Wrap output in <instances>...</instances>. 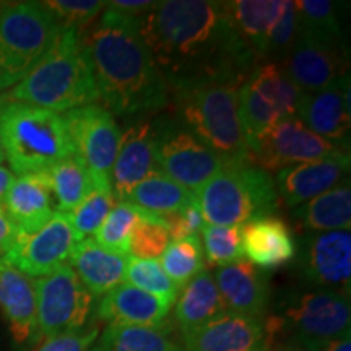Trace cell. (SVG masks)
Returning a JSON list of instances; mask_svg holds the SVG:
<instances>
[{
  "label": "cell",
  "mask_w": 351,
  "mask_h": 351,
  "mask_svg": "<svg viewBox=\"0 0 351 351\" xmlns=\"http://www.w3.org/2000/svg\"><path fill=\"white\" fill-rule=\"evenodd\" d=\"M34 288L39 335L51 339L86 327L93 313V296L69 263L34 280Z\"/></svg>",
  "instance_id": "8"
},
{
  "label": "cell",
  "mask_w": 351,
  "mask_h": 351,
  "mask_svg": "<svg viewBox=\"0 0 351 351\" xmlns=\"http://www.w3.org/2000/svg\"><path fill=\"white\" fill-rule=\"evenodd\" d=\"M54 195L57 212L70 213L96 189L93 176L75 156H69L44 171Z\"/></svg>",
  "instance_id": "30"
},
{
  "label": "cell",
  "mask_w": 351,
  "mask_h": 351,
  "mask_svg": "<svg viewBox=\"0 0 351 351\" xmlns=\"http://www.w3.org/2000/svg\"><path fill=\"white\" fill-rule=\"evenodd\" d=\"M140 34L169 95L207 83H243L261 62L236 32L225 2H158L140 20Z\"/></svg>",
  "instance_id": "1"
},
{
  "label": "cell",
  "mask_w": 351,
  "mask_h": 351,
  "mask_svg": "<svg viewBox=\"0 0 351 351\" xmlns=\"http://www.w3.org/2000/svg\"><path fill=\"white\" fill-rule=\"evenodd\" d=\"M298 32L345 47L337 8L328 0H298Z\"/></svg>",
  "instance_id": "34"
},
{
  "label": "cell",
  "mask_w": 351,
  "mask_h": 351,
  "mask_svg": "<svg viewBox=\"0 0 351 351\" xmlns=\"http://www.w3.org/2000/svg\"><path fill=\"white\" fill-rule=\"evenodd\" d=\"M16 80H13V78L10 75H7L5 70H3L2 67H0V91L3 90H12L13 86L16 85Z\"/></svg>",
  "instance_id": "49"
},
{
  "label": "cell",
  "mask_w": 351,
  "mask_h": 351,
  "mask_svg": "<svg viewBox=\"0 0 351 351\" xmlns=\"http://www.w3.org/2000/svg\"><path fill=\"white\" fill-rule=\"evenodd\" d=\"M101 351H184L169 339L163 327L109 324L101 333Z\"/></svg>",
  "instance_id": "33"
},
{
  "label": "cell",
  "mask_w": 351,
  "mask_h": 351,
  "mask_svg": "<svg viewBox=\"0 0 351 351\" xmlns=\"http://www.w3.org/2000/svg\"><path fill=\"white\" fill-rule=\"evenodd\" d=\"M213 280L228 313L263 319L269 307V283L257 267L241 258L218 267Z\"/></svg>",
  "instance_id": "20"
},
{
  "label": "cell",
  "mask_w": 351,
  "mask_h": 351,
  "mask_svg": "<svg viewBox=\"0 0 351 351\" xmlns=\"http://www.w3.org/2000/svg\"><path fill=\"white\" fill-rule=\"evenodd\" d=\"M88 351H101V348H99V346H98V345H96V346H91V348H90V350H88Z\"/></svg>",
  "instance_id": "53"
},
{
  "label": "cell",
  "mask_w": 351,
  "mask_h": 351,
  "mask_svg": "<svg viewBox=\"0 0 351 351\" xmlns=\"http://www.w3.org/2000/svg\"><path fill=\"white\" fill-rule=\"evenodd\" d=\"M96 339H98V328H91L88 332L65 333V335L44 339L34 351H88L91 346H95Z\"/></svg>",
  "instance_id": "44"
},
{
  "label": "cell",
  "mask_w": 351,
  "mask_h": 351,
  "mask_svg": "<svg viewBox=\"0 0 351 351\" xmlns=\"http://www.w3.org/2000/svg\"><path fill=\"white\" fill-rule=\"evenodd\" d=\"M62 26H70L82 32L106 7L99 0H47L43 2Z\"/></svg>",
  "instance_id": "41"
},
{
  "label": "cell",
  "mask_w": 351,
  "mask_h": 351,
  "mask_svg": "<svg viewBox=\"0 0 351 351\" xmlns=\"http://www.w3.org/2000/svg\"><path fill=\"white\" fill-rule=\"evenodd\" d=\"M73 156L93 176L98 189H111V171L119 150L122 132L108 109L98 104L62 114Z\"/></svg>",
  "instance_id": "10"
},
{
  "label": "cell",
  "mask_w": 351,
  "mask_h": 351,
  "mask_svg": "<svg viewBox=\"0 0 351 351\" xmlns=\"http://www.w3.org/2000/svg\"><path fill=\"white\" fill-rule=\"evenodd\" d=\"M140 20L106 5L98 26L83 34L98 101L121 117L161 111L169 101L165 77L140 34Z\"/></svg>",
  "instance_id": "2"
},
{
  "label": "cell",
  "mask_w": 351,
  "mask_h": 351,
  "mask_svg": "<svg viewBox=\"0 0 351 351\" xmlns=\"http://www.w3.org/2000/svg\"><path fill=\"white\" fill-rule=\"evenodd\" d=\"M152 213L135 207L129 202H117L95 232V241L109 251L129 254V239L134 228Z\"/></svg>",
  "instance_id": "35"
},
{
  "label": "cell",
  "mask_w": 351,
  "mask_h": 351,
  "mask_svg": "<svg viewBox=\"0 0 351 351\" xmlns=\"http://www.w3.org/2000/svg\"><path fill=\"white\" fill-rule=\"evenodd\" d=\"M78 241L67 213L57 212L41 230L16 236L3 258L29 278H41L67 265Z\"/></svg>",
  "instance_id": "12"
},
{
  "label": "cell",
  "mask_w": 351,
  "mask_h": 351,
  "mask_svg": "<svg viewBox=\"0 0 351 351\" xmlns=\"http://www.w3.org/2000/svg\"><path fill=\"white\" fill-rule=\"evenodd\" d=\"M298 34V15L296 5L291 0H287V5L276 21L274 29H271L269 38V49H267V57H276V59L283 60L287 52L295 43Z\"/></svg>",
  "instance_id": "42"
},
{
  "label": "cell",
  "mask_w": 351,
  "mask_h": 351,
  "mask_svg": "<svg viewBox=\"0 0 351 351\" xmlns=\"http://www.w3.org/2000/svg\"><path fill=\"white\" fill-rule=\"evenodd\" d=\"M171 307L160 298L124 282L103 296L96 314L108 326L163 327Z\"/></svg>",
  "instance_id": "24"
},
{
  "label": "cell",
  "mask_w": 351,
  "mask_h": 351,
  "mask_svg": "<svg viewBox=\"0 0 351 351\" xmlns=\"http://www.w3.org/2000/svg\"><path fill=\"white\" fill-rule=\"evenodd\" d=\"M8 103H10V99H8L7 93H0V114H2L3 109L7 108Z\"/></svg>",
  "instance_id": "51"
},
{
  "label": "cell",
  "mask_w": 351,
  "mask_h": 351,
  "mask_svg": "<svg viewBox=\"0 0 351 351\" xmlns=\"http://www.w3.org/2000/svg\"><path fill=\"white\" fill-rule=\"evenodd\" d=\"M241 83H207L174 91L179 114L192 134L221 158L223 163L252 161L239 119Z\"/></svg>",
  "instance_id": "6"
},
{
  "label": "cell",
  "mask_w": 351,
  "mask_h": 351,
  "mask_svg": "<svg viewBox=\"0 0 351 351\" xmlns=\"http://www.w3.org/2000/svg\"><path fill=\"white\" fill-rule=\"evenodd\" d=\"M204 234L205 256L212 265L225 267L243 258L239 226L207 225L202 230Z\"/></svg>",
  "instance_id": "40"
},
{
  "label": "cell",
  "mask_w": 351,
  "mask_h": 351,
  "mask_svg": "<svg viewBox=\"0 0 351 351\" xmlns=\"http://www.w3.org/2000/svg\"><path fill=\"white\" fill-rule=\"evenodd\" d=\"M245 80L263 99L269 101L283 119L296 116L302 91L285 75L278 64L257 65Z\"/></svg>",
  "instance_id": "32"
},
{
  "label": "cell",
  "mask_w": 351,
  "mask_h": 351,
  "mask_svg": "<svg viewBox=\"0 0 351 351\" xmlns=\"http://www.w3.org/2000/svg\"><path fill=\"white\" fill-rule=\"evenodd\" d=\"M0 309L16 343H26L38 333L34 280L0 257Z\"/></svg>",
  "instance_id": "23"
},
{
  "label": "cell",
  "mask_w": 351,
  "mask_h": 351,
  "mask_svg": "<svg viewBox=\"0 0 351 351\" xmlns=\"http://www.w3.org/2000/svg\"><path fill=\"white\" fill-rule=\"evenodd\" d=\"M174 304V319L182 335L204 327L219 314L226 313L213 275L208 270H202L194 276L181 289Z\"/></svg>",
  "instance_id": "27"
},
{
  "label": "cell",
  "mask_w": 351,
  "mask_h": 351,
  "mask_svg": "<svg viewBox=\"0 0 351 351\" xmlns=\"http://www.w3.org/2000/svg\"><path fill=\"white\" fill-rule=\"evenodd\" d=\"M161 267L173 280L176 287L182 289L204 269V249L199 236L174 239L161 256Z\"/></svg>",
  "instance_id": "36"
},
{
  "label": "cell",
  "mask_w": 351,
  "mask_h": 351,
  "mask_svg": "<svg viewBox=\"0 0 351 351\" xmlns=\"http://www.w3.org/2000/svg\"><path fill=\"white\" fill-rule=\"evenodd\" d=\"M301 270L307 283L350 295L351 234L350 231L313 232L301 249Z\"/></svg>",
  "instance_id": "15"
},
{
  "label": "cell",
  "mask_w": 351,
  "mask_h": 351,
  "mask_svg": "<svg viewBox=\"0 0 351 351\" xmlns=\"http://www.w3.org/2000/svg\"><path fill=\"white\" fill-rule=\"evenodd\" d=\"M13 181H15V174L5 166H0V205H3V200H5Z\"/></svg>",
  "instance_id": "48"
},
{
  "label": "cell",
  "mask_w": 351,
  "mask_h": 351,
  "mask_svg": "<svg viewBox=\"0 0 351 351\" xmlns=\"http://www.w3.org/2000/svg\"><path fill=\"white\" fill-rule=\"evenodd\" d=\"M155 142V124L147 121L135 122L121 135L111 171V191L117 202H125L132 189L158 171Z\"/></svg>",
  "instance_id": "19"
},
{
  "label": "cell",
  "mask_w": 351,
  "mask_h": 351,
  "mask_svg": "<svg viewBox=\"0 0 351 351\" xmlns=\"http://www.w3.org/2000/svg\"><path fill=\"white\" fill-rule=\"evenodd\" d=\"M314 351H351V340L350 333H346L343 337H339L335 340H328L326 343H322L319 348Z\"/></svg>",
  "instance_id": "47"
},
{
  "label": "cell",
  "mask_w": 351,
  "mask_h": 351,
  "mask_svg": "<svg viewBox=\"0 0 351 351\" xmlns=\"http://www.w3.org/2000/svg\"><path fill=\"white\" fill-rule=\"evenodd\" d=\"M350 152L341 150L324 160L293 165L276 173V194L285 205L296 208L348 179Z\"/></svg>",
  "instance_id": "17"
},
{
  "label": "cell",
  "mask_w": 351,
  "mask_h": 351,
  "mask_svg": "<svg viewBox=\"0 0 351 351\" xmlns=\"http://www.w3.org/2000/svg\"><path fill=\"white\" fill-rule=\"evenodd\" d=\"M195 199V194L189 192L181 184L174 182L168 176L155 171L145 178L138 186L132 189L125 202L156 217H168L178 213Z\"/></svg>",
  "instance_id": "29"
},
{
  "label": "cell",
  "mask_w": 351,
  "mask_h": 351,
  "mask_svg": "<svg viewBox=\"0 0 351 351\" xmlns=\"http://www.w3.org/2000/svg\"><path fill=\"white\" fill-rule=\"evenodd\" d=\"M16 236H19V231L8 218L3 205H0V257L5 256L8 249L16 241Z\"/></svg>",
  "instance_id": "46"
},
{
  "label": "cell",
  "mask_w": 351,
  "mask_h": 351,
  "mask_svg": "<svg viewBox=\"0 0 351 351\" xmlns=\"http://www.w3.org/2000/svg\"><path fill=\"white\" fill-rule=\"evenodd\" d=\"M204 221L213 226H243L251 219L275 215V181L252 161L228 163L195 192Z\"/></svg>",
  "instance_id": "5"
},
{
  "label": "cell",
  "mask_w": 351,
  "mask_h": 351,
  "mask_svg": "<svg viewBox=\"0 0 351 351\" xmlns=\"http://www.w3.org/2000/svg\"><path fill=\"white\" fill-rule=\"evenodd\" d=\"M129 254L109 251L93 238L78 241L70 256L69 265L75 271L91 296H104L119 287L125 278Z\"/></svg>",
  "instance_id": "25"
},
{
  "label": "cell",
  "mask_w": 351,
  "mask_h": 351,
  "mask_svg": "<svg viewBox=\"0 0 351 351\" xmlns=\"http://www.w3.org/2000/svg\"><path fill=\"white\" fill-rule=\"evenodd\" d=\"M293 217L302 230L313 232L350 231L351 226V189L346 179L322 195L300 205Z\"/></svg>",
  "instance_id": "28"
},
{
  "label": "cell",
  "mask_w": 351,
  "mask_h": 351,
  "mask_svg": "<svg viewBox=\"0 0 351 351\" xmlns=\"http://www.w3.org/2000/svg\"><path fill=\"white\" fill-rule=\"evenodd\" d=\"M278 351H307V350L302 348L301 345H298L296 341H291V343H287V345L280 346Z\"/></svg>",
  "instance_id": "50"
},
{
  "label": "cell",
  "mask_w": 351,
  "mask_h": 351,
  "mask_svg": "<svg viewBox=\"0 0 351 351\" xmlns=\"http://www.w3.org/2000/svg\"><path fill=\"white\" fill-rule=\"evenodd\" d=\"M287 0H236L225 2L236 32L244 39L258 60L265 59L269 38L280 20Z\"/></svg>",
  "instance_id": "26"
},
{
  "label": "cell",
  "mask_w": 351,
  "mask_h": 351,
  "mask_svg": "<svg viewBox=\"0 0 351 351\" xmlns=\"http://www.w3.org/2000/svg\"><path fill=\"white\" fill-rule=\"evenodd\" d=\"M239 119L251 158L256 155L270 130L283 119L278 111L244 80L238 88Z\"/></svg>",
  "instance_id": "31"
},
{
  "label": "cell",
  "mask_w": 351,
  "mask_h": 351,
  "mask_svg": "<svg viewBox=\"0 0 351 351\" xmlns=\"http://www.w3.org/2000/svg\"><path fill=\"white\" fill-rule=\"evenodd\" d=\"M125 278V283L160 298L161 301L168 302L169 306H174L179 293H181V289L176 287L173 280L166 275V271L161 267V262L158 258L142 261V258L130 257L129 265H127Z\"/></svg>",
  "instance_id": "37"
},
{
  "label": "cell",
  "mask_w": 351,
  "mask_h": 351,
  "mask_svg": "<svg viewBox=\"0 0 351 351\" xmlns=\"http://www.w3.org/2000/svg\"><path fill=\"white\" fill-rule=\"evenodd\" d=\"M112 207L114 195L111 189L96 187L75 210L67 213V217L78 238L85 239L86 236L95 234Z\"/></svg>",
  "instance_id": "39"
},
{
  "label": "cell",
  "mask_w": 351,
  "mask_h": 351,
  "mask_svg": "<svg viewBox=\"0 0 351 351\" xmlns=\"http://www.w3.org/2000/svg\"><path fill=\"white\" fill-rule=\"evenodd\" d=\"M182 341L184 351H269L262 320L228 311L204 327L184 333Z\"/></svg>",
  "instance_id": "18"
},
{
  "label": "cell",
  "mask_w": 351,
  "mask_h": 351,
  "mask_svg": "<svg viewBox=\"0 0 351 351\" xmlns=\"http://www.w3.org/2000/svg\"><path fill=\"white\" fill-rule=\"evenodd\" d=\"M169 231L165 219L156 215H152L143 221H140L132 231L129 239V254L134 258L150 261L163 256L169 245Z\"/></svg>",
  "instance_id": "38"
},
{
  "label": "cell",
  "mask_w": 351,
  "mask_h": 351,
  "mask_svg": "<svg viewBox=\"0 0 351 351\" xmlns=\"http://www.w3.org/2000/svg\"><path fill=\"white\" fill-rule=\"evenodd\" d=\"M60 29L43 2L0 3V67L20 82L51 49Z\"/></svg>",
  "instance_id": "7"
},
{
  "label": "cell",
  "mask_w": 351,
  "mask_h": 351,
  "mask_svg": "<svg viewBox=\"0 0 351 351\" xmlns=\"http://www.w3.org/2000/svg\"><path fill=\"white\" fill-rule=\"evenodd\" d=\"M163 219L166 226H168L169 236H173L174 239L197 236L199 231H202V228H204V217H202V212L195 199L186 205L181 212L168 215Z\"/></svg>",
  "instance_id": "43"
},
{
  "label": "cell",
  "mask_w": 351,
  "mask_h": 351,
  "mask_svg": "<svg viewBox=\"0 0 351 351\" xmlns=\"http://www.w3.org/2000/svg\"><path fill=\"white\" fill-rule=\"evenodd\" d=\"M296 117L319 137L345 148L350 140V73L315 93L302 91Z\"/></svg>",
  "instance_id": "16"
},
{
  "label": "cell",
  "mask_w": 351,
  "mask_h": 351,
  "mask_svg": "<svg viewBox=\"0 0 351 351\" xmlns=\"http://www.w3.org/2000/svg\"><path fill=\"white\" fill-rule=\"evenodd\" d=\"M0 142L16 176L44 173L73 155L62 114L16 101L0 114Z\"/></svg>",
  "instance_id": "4"
},
{
  "label": "cell",
  "mask_w": 351,
  "mask_h": 351,
  "mask_svg": "<svg viewBox=\"0 0 351 351\" xmlns=\"http://www.w3.org/2000/svg\"><path fill=\"white\" fill-rule=\"evenodd\" d=\"M285 322L295 333L293 341L307 351H314L326 341L350 333V300L328 289L306 293L288 307Z\"/></svg>",
  "instance_id": "11"
},
{
  "label": "cell",
  "mask_w": 351,
  "mask_h": 351,
  "mask_svg": "<svg viewBox=\"0 0 351 351\" xmlns=\"http://www.w3.org/2000/svg\"><path fill=\"white\" fill-rule=\"evenodd\" d=\"M5 152H3V147H2V142H0V166H2L3 161H5Z\"/></svg>",
  "instance_id": "52"
},
{
  "label": "cell",
  "mask_w": 351,
  "mask_h": 351,
  "mask_svg": "<svg viewBox=\"0 0 351 351\" xmlns=\"http://www.w3.org/2000/svg\"><path fill=\"white\" fill-rule=\"evenodd\" d=\"M155 160L160 173L195 194L223 168V160L192 134L184 124L173 119L155 122Z\"/></svg>",
  "instance_id": "9"
},
{
  "label": "cell",
  "mask_w": 351,
  "mask_h": 351,
  "mask_svg": "<svg viewBox=\"0 0 351 351\" xmlns=\"http://www.w3.org/2000/svg\"><path fill=\"white\" fill-rule=\"evenodd\" d=\"M108 7L116 8L125 15L130 16H143L150 13L158 7V2H150V0H112V2H106Z\"/></svg>",
  "instance_id": "45"
},
{
  "label": "cell",
  "mask_w": 351,
  "mask_h": 351,
  "mask_svg": "<svg viewBox=\"0 0 351 351\" xmlns=\"http://www.w3.org/2000/svg\"><path fill=\"white\" fill-rule=\"evenodd\" d=\"M243 256L258 270H274L296 256V241L289 226L276 215H267L241 226Z\"/></svg>",
  "instance_id": "21"
},
{
  "label": "cell",
  "mask_w": 351,
  "mask_h": 351,
  "mask_svg": "<svg viewBox=\"0 0 351 351\" xmlns=\"http://www.w3.org/2000/svg\"><path fill=\"white\" fill-rule=\"evenodd\" d=\"M348 148L337 147L302 124L300 117H287L276 124L263 142L252 163L263 171H276L293 165L328 158Z\"/></svg>",
  "instance_id": "13"
},
{
  "label": "cell",
  "mask_w": 351,
  "mask_h": 351,
  "mask_svg": "<svg viewBox=\"0 0 351 351\" xmlns=\"http://www.w3.org/2000/svg\"><path fill=\"white\" fill-rule=\"evenodd\" d=\"M3 208L19 234L41 230L57 213V205L44 173L19 176L3 200Z\"/></svg>",
  "instance_id": "22"
},
{
  "label": "cell",
  "mask_w": 351,
  "mask_h": 351,
  "mask_svg": "<svg viewBox=\"0 0 351 351\" xmlns=\"http://www.w3.org/2000/svg\"><path fill=\"white\" fill-rule=\"evenodd\" d=\"M346 49L298 32L282 60V70L304 93H315L346 75Z\"/></svg>",
  "instance_id": "14"
},
{
  "label": "cell",
  "mask_w": 351,
  "mask_h": 351,
  "mask_svg": "<svg viewBox=\"0 0 351 351\" xmlns=\"http://www.w3.org/2000/svg\"><path fill=\"white\" fill-rule=\"evenodd\" d=\"M7 96L57 114L95 104L98 93L83 33L62 26L51 49Z\"/></svg>",
  "instance_id": "3"
}]
</instances>
